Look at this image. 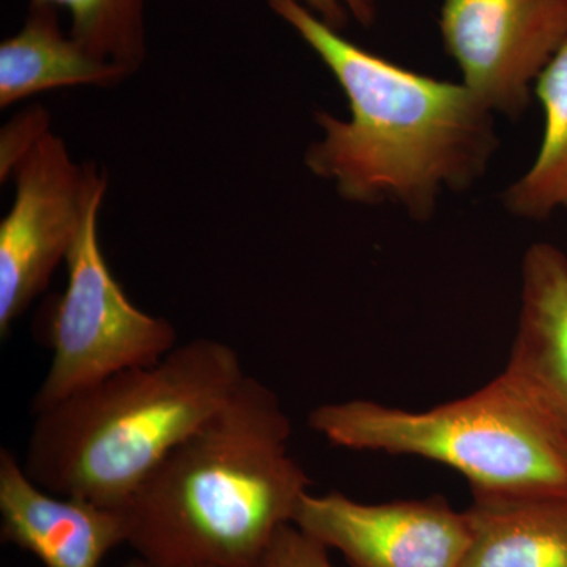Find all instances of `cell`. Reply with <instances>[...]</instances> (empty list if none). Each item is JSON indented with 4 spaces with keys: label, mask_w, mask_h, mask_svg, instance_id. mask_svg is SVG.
Instances as JSON below:
<instances>
[{
    "label": "cell",
    "mask_w": 567,
    "mask_h": 567,
    "mask_svg": "<svg viewBox=\"0 0 567 567\" xmlns=\"http://www.w3.org/2000/svg\"><path fill=\"white\" fill-rule=\"evenodd\" d=\"M333 73L350 117L316 112L323 137L306 166L349 203L393 204L417 221L443 194L472 188L498 148L494 112L464 82L404 69L358 47L300 0H268Z\"/></svg>",
    "instance_id": "6da1fadb"
},
{
    "label": "cell",
    "mask_w": 567,
    "mask_h": 567,
    "mask_svg": "<svg viewBox=\"0 0 567 567\" xmlns=\"http://www.w3.org/2000/svg\"><path fill=\"white\" fill-rule=\"evenodd\" d=\"M290 434L278 395L246 374L121 507L126 544L153 567H262L312 486Z\"/></svg>",
    "instance_id": "7a4b0ae2"
},
{
    "label": "cell",
    "mask_w": 567,
    "mask_h": 567,
    "mask_svg": "<svg viewBox=\"0 0 567 567\" xmlns=\"http://www.w3.org/2000/svg\"><path fill=\"white\" fill-rule=\"evenodd\" d=\"M245 375L233 347L192 339L158 363L107 377L33 415L22 466L51 494L121 509Z\"/></svg>",
    "instance_id": "3957f363"
},
{
    "label": "cell",
    "mask_w": 567,
    "mask_h": 567,
    "mask_svg": "<svg viewBox=\"0 0 567 567\" xmlns=\"http://www.w3.org/2000/svg\"><path fill=\"white\" fill-rule=\"evenodd\" d=\"M309 425L334 446L450 466L472 495L567 494L566 443L499 375L424 412L365 399L322 404Z\"/></svg>",
    "instance_id": "277c9868"
},
{
    "label": "cell",
    "mask_w": 567,
    "mask_h": 567,
    "mask_svg": "<svg viewBox=\"0 0 567 567\" xmlns=\"http://www.w3.org/2000/svg\"><path fill=\"white\" fill-rule=\"evenodd\" d=\"M104 193L93 197L66 256L65 290L41 311L52 360L33 395V415L107 377L158 363L177 347L173 323L136 308L111 274L99 238Z\"/></svg>",
    "instance_id": "5b68a950"
},
{
    "label": "cell",
    "mask_w": 567,
    "mask_h": 567,
    "mask_svg": "<svg viewBox=\"0 0 567 567\" xmlns=\"http://www.w3.org/2000/svg\"><path fill=\"white\" fill-rule=\"evenodd\" d=\"M17 194L0 223V334L50 286L106 177L93 164L71 159L59 136L47 133L13 174Z\"/></svg>",
    "instance_id": "8992f818"
},
{
    "label": "cell",
    "mask_w": 567,
    "mask_h": 567,
    "mask_svg": "<svg viewBox=\"0 0 567 567\" xmlns=\"http://www.w3.org/2000/svg\"><path fill=\"white\" fill-rule=\"evenodd\" d=\"M439 24L466 87L494 114L517 118L567 43V0H445Z\"/></svg>",
    "instance_id": "52a82bcc"
},
{
    "label": "cell",
    "mask_w": 567,
    "mask_h": 567,
    "mask_svg": "<svg viewBox=\"0 0 567 567\" xmlns=\"http://www.w3.org/2000/svg\"><path fill=\"white\" fill-rule=\"evenodd\" d=\"M293 525L350 567H462L472 543L465 511L442 496L360 503L341 492H309Z\"/></svg>",
    "instance_id": "ba28073f"
},
{
    "label": "cell",
    "mask_w": 567,
    "mask_h": 567,
    "mask_svg": "<svg viewBox=\"0 0 567 567\" xmlns=\"http://www.w3.org/2000/svg\"><path fill=\"white\" fill-rule=\"evenodd\" d=\"M499 377L567 445V256L555 245L525 251L517 333Z\"/></svg>",
    "instance_id": "9c48e42d"
},
{
    "label": "cell",
    "mask_w": 567,
    "mask_h": 567,
    "mask_svg": "<svg viewBox=\"0 0 567 567\" xmlns=\"http://www.w3.org/2000/svg\"><path fill=\"white\" fill-rule=\"evenodd\" d=\"M0 537L44 567H100L126 544L121 509L66 498L33 483L10 450L0 451Z\"/></svg>",
    "instance_id": "30bf717a"
},
{
    "label": "cell",
    "mask_w": 567,
    "mask_h": 567,
    "mask_svg": "<svg viewBox=\"0 0 567 567\" xmlns=\"http://www.w3.org/2000/svg\"><path fill=\"white\" fill-rule=\"evenodd\" d=\"M472 496L462 567H567V494Z\"/></svg>",
    "instance_id": "8fae6325"
},
{
    "label": "cell",
    "mask_w": 567,
    "mask_h": 567,
    "mask_svg": "<svg viewBox=\"0 0 567 567\" xmlns=\"http://www.w3.org/2000/svg\"><path fill=\"white\" fill-rule=\"evenodd\" d=\"M130 76L65 35L52 6H31L21 31L0 44V106L54 89L112 85Z\"/></svg>",
    "instance_id": "7c38bea8"
},
{
    "label": "cell",
    "mask_w": 567,
    "mask_h": 567,
    "mask_svg": "<svg viewBox=\"0 0 567 567\" xmlns=\"http://www.w3.org/2000/svg\"><path fill=\"white\" fill-rule=\"evenodd\" d=\"M535 95L546 118L543 144L503 203L511 215L537 221L567 208V43L537 78Z\"/></svg>",
    "instance_id": "4fadbf2b"
},
{
    "label": "cell",
    "mask_w": 567,
    "mask_h": 567,
    "mask_svg": "<svg viewBox=\"0 0 567 567\" xmlns=\"http://www.w3.org/2000/svg\"><path fill=\"white\" fill-rule=\"evenodd\" d=\"M31 6L65 7L71 32L95 58L136 73L145 61V0H29Z\"/></svg>",
    "instance_id": "5bb4252c"
},
{
    "label": "cell",
    "mask_w": 567,
    "mask_h": 567,
    "mask_svg": "<svg viewBox=\"0 0 567 567\" xmlns=\"http://www.w3.org/2000/svg\"><path fill=\"white\" fill-rule=\"evenodd\" d=\"M50 133V114L32 106L11 118L0 133V181L13 178L22 159L32 152L44 134Z\"/></svg>",
    "instance_id": "9a60e30c"
},
{
    "label": "cell",
    "mask_w": 567,
    "mask_h": 567,
    "mask_svg": "<svg viewBox=\"0 0 567 567\" xmlns=\"http://www.w3.org/2000/svg\"><path fill=\"white\" fill-rule=\"evenodd\" d=\"M262 567H334L328 548L293 524L284 525L268 548Z\"/></svg>",
    "instance_id": "2e32d148"
},
{
    "label": "cell",
    "mask_w": 567,
    "mask_h": 567,
    "mask_svg": "<svg viewBox=\"0 0 567 567\" xmlns=\"http://www.w3.org/2000/svg\"><path fill=\"white\" fill-rule=\"evenodd\" d=\"M309 10L315 11L320 20L330 24L336 31H341L349 21L347 0H300Z\"/></svg>",
    "instance_id": "e0dca14e"
},
{
    "label": "cell",
    "mask_w": 567,
    "mask_h": 567,
    "mask_svg": "<svg viewBox=\"0 0 567 567\" xmlns=\"http://www.w3.org/2000/svg\"><path fill=\"white\" fill-rule=\"evenodd\" d=\"M347 9L361 24L369 25L375 20V0H347Z\"/></svg>",
    "instance_id": "ac0fdd59"
},
{
    "label": "cell",
    "mask_w": 567,
    "mask_h": 567,
    "mask_svg": "<svg viewBox=\"0 0 567 567\" xmlns=\"http://www.w3.org/2000/svg\"><path fill=\"white\" fill-rule=\"evenodd\" d=\"M125 567H153L152 565H148V563H145L144 559L141 558H134L132 561L126 563Z\"/></svg>",
    "instance_id": "d6986e66"
}]
</instances>
